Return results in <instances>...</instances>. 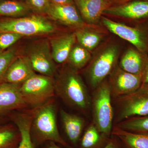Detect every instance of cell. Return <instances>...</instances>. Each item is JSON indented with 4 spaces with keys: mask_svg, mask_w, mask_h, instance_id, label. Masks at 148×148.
Returning a JSON list of instances; mask_svg holds the SVG:
<instances>
[{
    "mask_svg": "<svg viewBox=\"0 0 148 148\" xmlns=\"http://www.w3.org/2000/svg\"><path fill=\"white\" fill-rule=\"evenodd\" d=\"M55 82V94L73 108L88 113L91 96L77 71L69 65L65 66Z\"/></svg>",
    "mask_w": 148,
    "mask_h": 148,
    "instance_id": "obj_1",
    "label": "cell"
},
{
    "mask_svg": "<svg viewBox=\"0 0 148 148\" xmlns=\"http://www.w3.org/2000/svg\"><path fill=\"white\" fill-rule=\"evenodd\" d=\"M57 108L52 99L33 110L31 135L35 147L46 142H53L72 147L62 138L57 124Z\"/></svg>",
    "mask_w": 148,
    "mask_h": 148,
    "instance_id": "obj_2",
    "label": "cell"
},
{
    "mask_svg": "<svg viewBox=\"0 0 148 148\" xmlns=\"http://www.w3.org/2000/svg\"><path fill=\"white\" fill-rule=\"evenodd\" d=\"M120 51V45L113 40H108L97 49L84 72L92 89L106 79L118 65Z\"/></svg>",
    "mask_w": 148,
    "mask_h": 148,
    "instance_id": "obj_3",
    "label": "cell"
},
{
    "mask_svg": "<svg viewBox=\"0 0 148 148\" xmlns=\"http://www.w3.org/2000/svg\"><path fill=\"white\" fill-rule=\"evenodd\" d=\"M93 90L90 105L92 121L102 134L110 138L113 127L114 110L108 81L106 79Z\"/></svg>",
    "mask_w": 148,
    "mask_h": 148,
    "instance_id": "obj_4",
    "label": "cell"
},
{
    "mask_svg": "<svg viewBox=\"0 0 148 148\" xmlns=\"http://www.w3.org/2000/svg\"><path fill=\"white\" fill-rule=\"evenodd\" d=\"M114 125L125 120L148 115V87L142 85L134 92L114 99Z\"/></svg>",
    "mask_w": 148,
    "mask_h": 148,
    "instance_id": "obj_5",
    "label": "cell"
},
{
    "mask_svg": "<svg viewBox=\"0 0 148 148\" xmlns=\"http://www.w3.org/2000/svg\"><path fill=\"white\" fill-rule=\"evenodd\" d=\"M55 80L35 73L20 85V93L27 106L35 108L50 101L55 94Z\"/></svg>",
    "mask_w": 148,
    "mask_h": 148,
    "instance_id": "obj_6",
    "label": "cell"
},
{
    "mask_svg": "<svg viewBox=\"0 0 148 148\" xmlns=\"http://www.w3.org/2000/svg\"><path fill=\"white\" fill-rule=\"evenodd\" d=\"M56 30L53 24L40 15L18 18L0 17V33L11 32L23 36H30L51 34Z\"/></svg>",
    "mask_w": 148,
    "mask_h": 148,
    "instance_id": "obj_7",
    "label": "cell"
},
{
    "mask_svg": "<svg viewBox=\"0 0 148 148\" xmlns=\"http://www.w3.org/2000/svg\"><path fill=\"white\" fill-rule=\"evenodd\" d=\"M103 25L109 31L131 43L141 52L148 55V27H130L101 17Z\"/></svg>",
    "mask_w": 148,
    "mask_h": 148,
    "instance_id": "obj_8",
    "label": "cell"
},
{
    "mask_svg": "<svg viewBox=\"0 0 148 148\" xmlns=\"http://www.w3.org/2000/svg\"><path fill=\"white\" fill-rule=\"evenodd\" d=\"M109 76L108 81L113 99L130 94L142 85V76L125 71L118 65Z\"/></svg>",
    "mask_w": 148,
    "mask_h": 148,
    "instance_id": "obj_9",
    "label": "cell"
},
{
    "mask_svg": "<svg viewBox=\"0 0 148 148\" xmlns=\"http://www.w3.org/2000/svg\"><path fill=\"white\" fill-rule=\"evenodd\" d=\"M50 48L47 42L38 43L31 48L27 57L35 72L53 77L56 69Z\"/></svg>",
    "mask_w": 148,
    "mask_h": 148,
    "instance_id": "obj_10",
    "label": "cell"
},
{
    "mask_svg": "<svg viewBox=\"0 0 148 148\" xmlns=\"http://www.w3.org/2000/svg\"><path fill=\"white\" fill-rule=\"evenodd\" d=\"M19 87L20 85L9 83L0 84V116H6L11 112L27 108Z\"/></svg>",
    "mask_w": 148,
    "mask_h": 148,
    "instance_id": "obj_11",
    "label": "cell"
},
{
    "mask_svg": "<svg viewBox=\"0 0 148 148\" xmlns=\"http://www.w3.org/2000/svg\"><path fill=\"white\" fill-rule=\"evenodd\" d=\"M103 14L131 20L145 19L148 17V0H135L110 6Z\"/></svg>",
    "mask_w": 148,
    "mask_h": 148,
    "instance_id": "obj_12",
    "label": "cell"
},
{
    "mask_svg": "<svg viewBox=\"0 0 148 148\" xmlns=\"http://www.w3.org/2000/svg\"><path fill=\"white\" fill-rule=\"evenodd\" d=\"M46 14L55 21L69 27L82 28L84 21L74 6L71 4H56L50 3Z\"/></svg>",
    "mask_w": 148,
    "mask_h": 148,
    "instance_id": "obj_13",
    "label": "cell"
},
{
    "mask_svg": "<svg viewBox=\"0 0 148 148\" xmlns=\"http://www.w3.org/2000/svg\"><path fill=\"white\" fill-rule=\"evenodd\" d=\"M35 74L27 56H17L7 70L3 82L20 85Z\"/></svg>",
    "mask_w": 148,
    "mask_h": 148,
    "instance_id": "obj_14",
    "label": "cell"
},
{
    "mask_svg": "<svg viewBox=\"0 0 148 148\" xmlns=\"http://www.w3.org/2000/svg\"><path fill=\"white\" fill-rule=\"evenodd\" d=\"M60 115L66 137L74 147H77L84 130V119L77 115L61 109Z\"/></svg>",
    "mask_w": 148,
    "mask_h": 148,
    "instance_id": "obj_15",
    "label": "cell"
},
{
    "mask_svg": "<svg viewBox=\"0 0 148 148\" xmlns=\"http://www.w3.org/2000/svg\"><path fill=\"white\" fill-rule=\"evenodd\" d=\"M33 111L26 113H14L8 114L6 116L18 128L20 134V142L17 148H35L31 135V125Z\"/></svg>",
    "mask_w": 148,
    "mask_h": 148,
    "instance_id": "obj_16",
    "label": "cell"
},
{
    "mask_svg": "<svg viewBox=\"0 0 148 148\" xmlns=\"http://www.w3.org/2000/svg\"><path fill=\"white\" fill-rule=\"evenodd\" d=\"M83 18L89 24L98 23L106 9L111 6V0H76Z\"/></svg>",
    "mask_w": 148,
    "mask_h": 148,
    "instance_id": "obj_17",
    "label": "cell"
},
{
    "mask_svg": "<svg viewBox=\"0 0 148 148\" xmlns=\"http://www.w3.org/2000/svg\"><path fill=\"white\" fill-rule=\"evenodd\" d=\"M148 56L134 46L130 47L122 56L119 66L125 71L142 76Z\"/></svg>",
    "mask_w": 148,
    "mask_h": 148,
    "instance_id": "obj_18",
    "label": "cell"
},
{
    "mask_svg": "<svg viewBox=\"0 0 148 148\" xmlns=\"http://www.w3.org/2000/svg\"><path fill=\"white\" fill-rule=\"evenodd\" d=\"M76 40L75 33L67 34L51 39L50 40L51 50L54 62L62 64L67 61Z\"/></svg>",
    "mask_w": 148,
    "mask_h": 148,
    "instance_id": "obj_19",
    "label": "cell"
},
{
    "mask_svg": "<svg viewBox=\"0 0 148 148\" xmlns=\"http://www.w3.org/2000/svg\"><path fill=\"white\" fill-rule=\"evenodd\" d=\"M125 148H148V133L130 132L114 125L112 135Z\"/></svg>",
    "mask_w": 148,
    "mask_h": 148,
    "instance_id": "obj_20",
    "label": "cell"
},
{
    "mask_svg": "<svg viewBox=\"0 0 148 148\" xmlns=\"http://www.w3.org/2000/svg\"><path fill=\"white\" fill-rule=\"evenodd\" d=\"M110 138L102 134L91 121L84 129L77 148H103Z\"/></svg>",
    "mask_w": 148,
    "mask_h": 148,
    "instance_id": "obj_21",
    "label": "cell"
},
{
    "mask_svg": "<svg viewBox=\"0 0 148 148\" xmlns=\"http://www.w3.org/2000/svg\"><path fill=\"white\" fill-rule=\"evenodd\" d=\"M20 139L15 125L6 123L0 125V148H17Z\"/></svg>",
    "mask_w": 148,
    "mask_h": 148,
    "instance_id": "obj_22",
    "label": "cell"
},
{
    "mask_svg": "<svg viewBox=\"0 0 148 148\" xmlns=\"http://www.w3.org/2000/svg\"><path fill=\"white\" fill-rule=\"evenodd\" d=\"M30 8L27 4L16 0L0 2V17L18 18L27 14Z\"/></svg>",
    "mask_w": 148,
    "mask_h": 148,
    "instance_id": "obj_23",
    "label": "cell"
},
{
    "mask_svg": "<svg viewBox=\"0 0 148 148\" xmlns=\"http://www.w3.org/2000/svg\"><path fill=\"white\" fill-rule=\"evenodd\" d=\"M75 34L79 44L90 52L98 47L103 38L98 32L86 28L79 29Z\"/></svg>",
    "mask_w": 148,
    "mask_h": 148,
    "instance_id": "obj_24",
    "label": "cell"
},
{
    "mask_svg": "<svg viewBox=\"0 0 148 148\" xmlns=\"http://www.w3.org/2000/svg\"><path fill=\"white\" fill-rule=\"evenodd\" d=\"M91 57L90 51L78 44L72 48L67 61L69 66L78 71L88 64Z\"/></svg>",
    "mask_w": 148,
    "mask_h": 148,
    "instance_id": "obj_25",
    "label": "cell"
},
{
    "mask_svg": "<svg viewBox=\"0 0 148 148\" xmlns=\"http://www.w3.org/2000/svg\"><path fill=\"white\" fill-rule=\"evenodd\" d=\"M114 125L130 132L148 133V115L130 118Z\"/></svg>",
    "mask_w": 148,
    "mask_h": 148,
    "instance_id": "obj_26",
    "label": "cell"
},
{
    "mask_svg": "<svg viewBox=\"0 0 148 148\" xmlns=\"http://www.w3.org/2000/svg\"><path fill=\"white\" fill-rule=\"evenodd\" d=\"M18 56V49L14 46L0 53V84L3 82L7 70L12 61Z\"/></svg>",
    "mask_w": 148,
    "mask_h": 148,
    "instance_id": "obj_27",
    "label": "cell"
},
{
    "mask_svg": "<svg viewBox=\"0 0 148 148\" xmlns=\"http://www.w3.org/2000/svg\"><path fill=\"white\" fill-rule=\"evenodd\" d=\"M23 37L21 35L11 32L0 33V49L6 50L14 45Z\"/></svg>",
    "mask_w": 148,
    "mask_h": 148,
    "instance_id": "obj_28",
    "label": "cell"
},
{
    "mask_svg": "<svg viewBox=\"0 0 148 148\" xmlns=\"http://www.w3.org/2000/svg\"><path fill=\"white\" fill-rule=\"evenodd\" d=\"M29 8L37 12L46 13L49 8V0H26Z\"/></svg>",
    "mask_w": 148,
    "mask_h": 148,
    "instance_id": "obj_29",
    "label": "cell"
},
{
    "mask_svg": "<svg viewBox=\"0 0 148 148\" xmlns=\"http://www.w3.org/2000/svg\"><path fill=\"white\" fill-rule=\"evenodd\" d=\"M103 148H125L117 138L111 135L110 138L107 145Z\"/></svg>",
    "mask_w": 148,
    "mask_h": 148,
    "instance_id": "obj_30",
    "label": "cell"
},
{
    "mask_svg": "<svg viewBox=\"0 0 148 148\" xmlns=\"http://www.w3.org/2000/svg\"><path fill=\"white\" fill-rule=\"evenodd\" d=\"M142 77V85L148 84V56Z\"/></svg>",
    "mask_w": 148,
    "mask_h": 148,
    "instance_id": "obj_31",
    "label": "cell"
},
{
    "mask_svg": "<svg viewBox=\"0 0 148 148\" xmlns=\"http://www.w3.org/2000/svg\"><path fill=\"white\" fill-rule=\"evenodd\" d=\"M51 3L56 4H71L73 3V0H49Z\"/></svg>",
    "mask_w": 148,
    "mask_h": 148,
    "instance_id": "obj_32",
    "label": "cell"
},
{
    "mask_svg": "<svg viewBox=\"0 0 148 148\" xmlns=\"http://www.w3.org/2000/svg\"><path fill=\"white\" fill-rule=\"evenodd\" d=\"M45 148H61L53 142H48Z\"/></svg>",
    "mask_w": 148,
    "mask_h": 148,
    "instance_id": "obj_33",
    "label": "cell"
},
{
    "mask_svg": "<svg viewBox=\"0 0 148 148\" xmlns=\"http://www.w3.org/2000/svg\"><path fill=\"white\" fill-rule=\"evenodd\" d=\"M7 120H9L6 116H0V125L7 123Z\"/></svg>",
    "mask_w": 148,
    "mask_h": 148,
    "instance_id": "obj_34",
    "label": "cell"
},
{
    "mask_svg": "<svg viewBox=\"0 0 148 148\" xmlns=\"http://www.w3.org/2000/svg\"><path fill=\"white\" fill-rule=\"evenodd\" d=\"M121 1H124L127 2L130 1H135V0H121Z\"/></svg>",
    "mask_w": 148,
    "mask_h": 148,
    "instance_id": "obj_35",
    "label": "cell"
},
{
    "mask_svg": "<svg viewBox=\"0 0 148 148\" xmlns=\"http://www.w3.org/2000/svg\"><path fill=\"white\" fill-rule=\"evenodd\" d=\"M144 85L146 86H147V87H148V84H147Z\"/></svg>",
    "mask_w": 148,
    "mask_h": 148,
    "instance_id": "obj_36",
    "label": "cell"
},
{
    "mask_svg": "<svg viewBox=\"0 0 148 148\" xmlns=\"http://www.w3.org/2000/svg\"><path fill=\"white\" fill-rule=\"evenodd\" d=\"M2 51L1 50V49H0V53H1V52H2Z\"/></svg>",
    "mask_w": 148,
    "mask_h": 148,
    "instance_id": "obj_37",
    "label": "cell"
},
{
    "mask_svg": "<svg viewBox=\"0 0 148 148\" xmlns=\"http://www.w3.org/2000/svg\"><path fill=\"white\" fill-rule=\"evenodd\" d=\"M4 1V0H0V2L1 1Z\"/></svg>",
    "mask_w": 148,
    "mask_h": 148,
    "instance_id": "obj_38",
    "label": "cell"
}]
</instances>
